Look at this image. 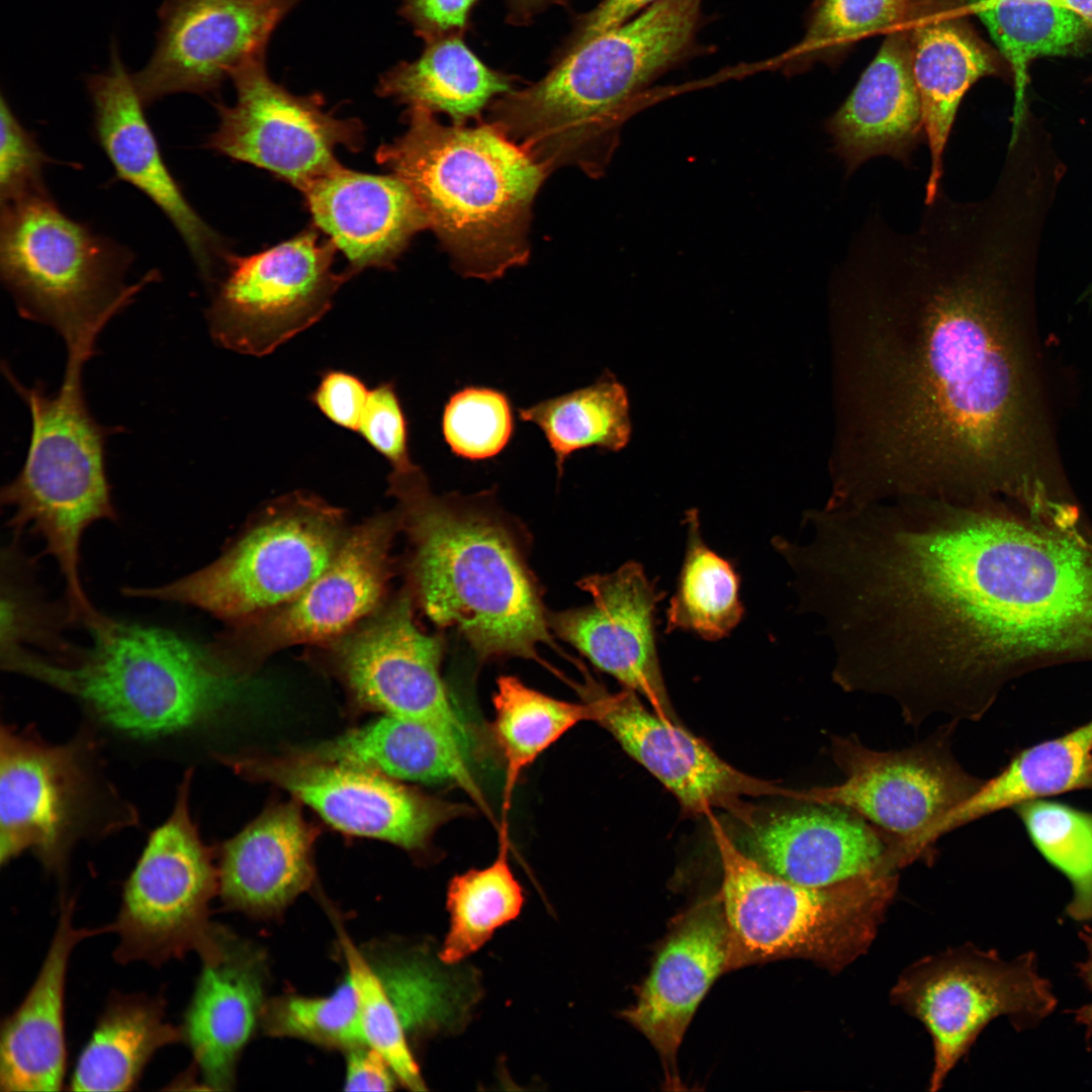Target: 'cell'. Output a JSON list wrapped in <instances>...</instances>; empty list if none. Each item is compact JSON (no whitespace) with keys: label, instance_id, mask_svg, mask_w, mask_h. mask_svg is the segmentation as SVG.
Masks as SVG:
<instances>
[{"label":"cell","instance_id":"d590c367","mask_svg":"<svg viewBox=\"0 0 1092 1092\" xmlns=\"http://www.w3.org/2000/svg\"><path fill=\"white\" fill-rule=\"evenodd\" d=\"M687 542L676 588L666 610V633L685 631L707 641L727 637L744 607L734 564L718 555L702 536L699 512H686Z\"/></svg>","mask_w":1092,"mask_h":1092},{"label":"cell","instance_id":"83f0119b","mask_svg":"<svg viewBox=\"0 0 1092 1092\" xmlns=\"http://www.w3.org/2000/svg\"><path fill=\"white\" fill-rule=\"evenodd\" d=\"M302 192L314 223L345 254L352 273L390 267L413 237L429 228L415 194L395 175L339 165Z\"/></svg>","mask_w":1092,"mask_h":1092},{"label":"cell","instance_id":"5bb4252c","mask_svg":"<svg viewBox=\"0 0 1092 1092\" xmlns=\"http://www.w3.org/2000/svg\"><path fill=\"white\" fill-rule=\"evenodd\" d=\"M335 250L310 229L252 256L226 255L228 275L207 311L212 339L260 357L315 324L351 275L333 272Z\"/></svg>","mask_w":1092,"mask_h":1092},{"label":"cell","instance_id":"d6a6232c","mask_svg":"<svg viewBox=\"0 0 1092 1092\" xmlns=\"http://www.w3.org/2000/svg\"><path fill=\"white\" fill-rule=\"evenodd\" d=\"M517 77L491 69L464 42L450 36L426 42L421 56L380 76L382 97L448 114L455 124L480 116L486 105L514 90Z\"/></svg>","mask_w":1092,"mask_h":1092},{"label":"cell","instance_id":"f907efd6","mask_svg":"<svg viewBox=\"0 0 1092 1092\" xmlns=\"http://www.w3.org/2000/svg\"><path fill=\"white\" fill-rule=\"evenodd\" d=\"M395 1075L386 1060L368 1044L348 1050L345 1089L349 1091H390Z\"/></svg>","mask_w":1092,"mask_h":1092},{"label":"cell","instance_id":"8d00e7d4","mask_svg":"<svg viewBox=\"0 0 1092 1092\" xmlns=\"http://www.w3.org/2000/svg\"><path fill=\"white\" fill-rule=\"evenodd\" d=\"M493 733L505 762L504 811L511 807L515 787L546 749L583 721L596 719L594 705L552 698L519 678H497L493 697Z\"/></svg>","mask_w":1092,"mask_h":1092},{"label":"cell","instance_id":"b9f144b4","mask_svg":"<svg viewBox=\"0 0 1092 1092\" xmlns=\"http://www.w3.org/2000/svg\"><path fill=\"white\" fill-rule=\"evenodd\" d=\"M262 1017L266 1032L274 1036L345 1050L366 1044L358 995L349 974L328 996L274 999L264 1006Z\"/></svg>","mask_w":1092,"mask_h":1092},{"label":"cell","instance_id":"52a82bcc","mask_svg":"<svg viewBox=\"0 0 1092 1092\" xmlns=\"http://www.w3.org/2000/svg\"><path fill=\"white\" fill-rule=\"evenodd\" d=\"M722 866L719 898L728 929L726 972L781 959L839 972L872 944L898 886L877 870L823 887L772 874L742 852L708 816Z\"/></svg>","mask_w":1092,"mask_h":1092},{"label":"cell","instance_id":"7bdbcfd3","mask_svg":"<svg viewBox=\"0 0 1092 1092\" xmlns=\"http://www.w3.org/2000/svg\"><path fill=\"white\" fill-rule=\"evenodd\" d=\"M340 941L348 974L357 991L366 1044L386 1060L400 1084L414 1091L426 1090L408 1045L407 1032L373 964L343 931Z\"/></svg>","mask_w":1092,"mask_h":1092},{"label":"cell","instance_id":"9c48e42d","mask_svg":"<svg viewBox=\"0 0 1092 1092\" xmlns=\"http://www.w3.org/2000/svg\"><path fill=\"white\" fill-rule=\"evenodd\" d=\"M347 531L342 510L294 492L269 506L209 565L160 586L123 592L195 607L239 625L303 592L330 564Z\"/></svg>","mask_w":1092,"mask_h":1092},{"label":"cell","instance_id":"4316f807","mask_svg":"<svg viewBox=\"0 0 1092 1092\" xmlns=\"http://www.w3.org/2000/svg\"><path fill=\"white\" fill-rule=\"evenodd\" d=\"M825 128L847 176L875 157H891L905 166L911 163L926 135L907 24L886 34L874 60L827 119Z\"/></svg>","mask_w":1092,"mask_h":1092},{"label":"cell","instance_id":"4dcf8cb0","mask_svg":"<svg viewBox=\"0 0 1092 1092\" xmlns=\"http://www.w3.org/2000/svg\"><path fill=\"white\" fill-rule=\"evenodd\" d=\"M469 749L449 729L384 715L332 740L296 750L315 759L369 768L395 780L451 784L488 813L469 766Z\"/></svg>","mask_w":1092,"mask_h":1092},{"label":"cell","instance_id":"bcb514c9","mask_svg":"<svg viewBox=\"0 0 1092 1092\" xmlns=\"http://www.w3.org/2000/svg\"><path fill=\"white\" fill-rule=\"evenodd\" d=\"M358 432L391 464L405 472L417 465L410 458L407 422L392 382L369 391Z\"/></svg>","mask_w":1092,"mask_h":1092},{"label":"cell","instance_id":"c3c4849f","mask_svg":"<svg viewBox=\"0 0 1092 1092\" xmlns=\"http://www.w3.org/2000/svg\"><path fill=\"white\" fill-rule=\"evenodd\" d=\"M369 391L357 376L329 370L323 374L310 399L330 421L358 432Z\"/></svg>","mask_w":1092,"mask_h":1092},{"label":"cell","instance_id":"681fc988","mask_svg":"<svg viewBox=\"0 0 1092 1092\" xmlns=\"http://www.w3.org/2000/svg\"><path fill=\"white\" fill-rule=\"evenodd\" d=\"M659 0H602L594 9L575 18L573 28L556 51L553 62L598 35L623 24Z\"/></svg>","mask_w":1092,"mask_h":1092},{"label":"cell","instance_id":"cb8c5ba5","mask_svg":"<svg viewBox=\"0 0 1092 1092\" xmlns=\"http://www.w3.org/2000/svg\"><path fill=\"white\" fill-rule=\"evenodd\" d=\"M728 929L719 896L692 909L666 939L622 1017L658 1053L665 1083L678 1085L676 1055L687 1028L717 978L726 972Z\"/></svg>","mask_w":1092,"mask_h":1092},{"label":"cell","instance_id":"603a6c76","mask_svg":"<svg viewBox=\"0 0 1092 1092\" xmlns=\"http://www.w3.org/2000/svg\"><path fill=\"white\" fill-rule=\"evenodd\" d=\"M87 89L97 141L116 176L157 205L182 238L203 277L210 279L216 260L226 257L221 239L192 207L167 167L132 75L126 72L115 43L109 68L91 75Z\"/></svg>","mask_w":1092,"mask_h":1092},{"label":"cell","instance_id":"8fae6325","mask_svg":"<svg viewBox=\"0 0 1092 1092\" xmlns=\"http://www.w3.org/2000/svg\"><path fill=\"white\" fill-rule=\"evenodd\" d=\"M891 999L919 1019L931 1035L932 1092L941 1088L990 1021L1006 1016L1018 1031L1033 1028L1058 1004L1052 984L1039 974L1033 951L1007 961L995 950L972 945L912 964L900 975Z\"/></svg>","mask_w":1092,"mask_h":1092},{"label":"cell","instance_id":"11a10c76","mask_svg":"<svg viewBox=\"0 0 1092 1092\" xmlns=\"http://www.w3.org/2000/svg\"><path fill=\"white\" fill-rule=\"evenodd\" d=\"M989 499H990V498H989ZM991 499H992V498H991ZM991 499H990V503H991ZM990 503H989V500H987V520H986V524H987V552H988V563H989V571H990V579H991V588H992V597H993V615H992V630H991V641H990V651H989V659H988V666H987L986 687H987V695H988V699H989V701H990L991 705L993 706V705L995 704L996 700L994 699V697H993V696H992V694H991V690H990V685H989V668H990V658H991V650H992L993 627H994V605H995V599H994V594H993V583H992V573H991V565H990V555H989V508H990Z\"/></svg>","mask_w":1092,"mask_h":1092},{"label":"cell","instance_id":"db71d44e","mask_svg":"<svg viewBox=\"0 0 1092 1092\" xmlns=\"http://www.w3.org/2000/svg\"><path fill=\"white\" fill-rule=\"evenodd\" d=\"M1051 3L1070 10L1077 15L1089 29H1092V0H1048Z\"/></svg>","mask_w":1092,"mask_h":1092},{"label":"cell","instance_id":"6da1fadb","mask_svg":"<svg viewBox=\"0 0 1092 1092\" xmlns=\"http://www.w3.org/2000/svg\"><path fill=\"white\" fill-rule=\"evenodd\" d=\"M1039 235L1006 200L942 190L912 231L866 219L829 285L832 504L1015 493L1008 307Z\"/></svg>","mask_w":1092,"mask_h":1092},{"label":"cell","instance_id":"7402d4cb","mask_svg":"<svg viewBox=\"0 0 1092 1092\" xmlns=\"http://www.w3.org/2000/svg\"><path fill=\"white\" fill-rule=\"evenodd\" d=\"M799 806L738 817L728 833L766 871L791 882L823 887L877 870L897 871V839L857 813L835 805Z\"/></svg>","mask_w":1092,"mask_h":1092},{"label":"cell","instance_id":"74e56055","mask_svg":"<svg viewBox=\"0 0 1092 1092\" xmlns=\"http://www.w3.org/2000/svg\"><path fill=\"white\" fill-rule=\"evenodd\" d=\"M524 903L523 888L509 862L508 828L503 821L494 860L456 875L448 884L449 928L439 951L442 963L456 965L479 950L498 928L519 916Z\"/></svg>","mask_w":1092,"mask_h":1092},{"label":"cell","instance_id":"484cf974","mask_svg":"<svg viewBox=\"0 0 1092 1092\" xmlns=\"http://www.w3.org/2000/svg\"><path fill=\"white\" fill-rule=\"evenodd\" d=\"M968 15L967 0H915L907 22L930 157L925 203L941 189L943 155L963 97L980 78L1002 73Z\"/></svg>","mask_w":1092,"mask_h":1092},{"label":"cell","instance_id":"7dc6e473","mask_svg":"<svg viewBox=\"0 0 1092 1092\" xmlns=\"http://www.w3.org/2000/svg\"><path fill=\"white\" fill-rule=\"evenodd\" d=\"M479 0H399L398 13L425 42L463 36Z\"/></svg>","mask_w":1092,"mask_h":1092},{"label":"cell","instance_id":"7a4b0ae2","mask_svg":"<svg viewBox=\"0 0 1092 1092\" xmlns=\"http://www.w3.org/2000/svg\"><path fill=\"white\" fill-rule=\"evenodd\" d=\"M388 481L411 543L410 593L427 617L460 632L483 659L540 661L537 647L552 644L540 590L485 498L436 495L419 466Z\"/></svg>","mask_w":1092,"mask_h":1092},{"label":"cell","instance_id":"d4e9b609","mask_svg":"<svg viewBox=\"0 0 1092 1092\" xmlns=\"http://www.w3.org/2000/svg\"><path fill=\"white\" fill-rule=\"evenodd\" d=\"M200 959L201 972L180 1025L192 1054L189 1073L200 1076L204 1089L229 1090L264 1009L265 961L258 949L221 928Z\"/></svg>","mask_w":1092,"mask_h":1092},{"label":"cell","instance_id":"ffe728a7","mask_svg":"<svg viewBox=\"0 0 1092 1092\" xmlns=\"http://www.w3.org/2000/svg\"><path fill=\"white\" fill-rule=\"evenodd\" d=\"M578 585L590 603L548 616L550 629L597 668L643 697L660 718L678 723L656 646V609L665 593L637 561L611 573L588 575Z\"/></svg>","mask_w":1092,"mask_h":1092},{"label":"cell","instance_id":"d6986e66","mask_svg":"<svg viewBox=\"0 0 1092 1092\" xmlns=\"http://www.w3.org/2000/svg\"><path fill=\"white\" fill-rule=\"evenodd\" d=\"M300 1L165 0L154 54L132 74L142 102L218 89L236 68L266 56L272 32Z\"/></svg>","mask_w":1092,"mask_h":1092},{"label":"cell","instance_id":"f1b7e54d","mask_svg":"<svg viewBox=\"0 0 1092 1092\" xmlns=\"http://www.w3.org/2000/svg\"><path fill=\"white\" fill-rule=\"evenodd\" d=\"M74 909L73 899H63L40 970L22 1002L2 1022L0 1088L4 1092L59 1091L63 1087L67 1060L65 986L71 953L81 940L110 931V925L77 928Z\"/></svg>","mask_w":1092,"mask_h":1092},{"label":"cell","instance_id":"1f68e13d","mask_svg":"<svg viewBox=\"0 0 1092 1092\" xmlns=\"http://www.w3.org/2000/svg\"><path fill=\"white\" fill-rule=\"evenodd\" d=\"M1076 791H1092V718L1016 751L998 774L928 829L920 845L931 848L941 835L993 813Z\"/></svg>","mask_w":1092,"mask_h":1092},{"label":"cell","instance_id":"44dd1931","mask_svg":"<svg viewBox=\"0 0 1092 1092\" xmlns=\"http://www.w3.org/2000/svg\"><path fill=\"white\" fill-rule=\"evenodd\" d=\"M588 688L595 721L689 812L707 817L713 809H724L736 817L751 807L743 802L746 798L795 799V789L730 765L679 723L667 722L647 709L634 691L624 688L611 694L597 685Z\"/></svg>","mask_w":1092,"mask_h":1092},{"label":"cell","instance_id":"816d5d0a","mask_svg":"<svg viewBox=\"0 0 1092 1092\" xmlns=\"http://www.w3.org/2000/svg\"><path fill=\"white\" fill-rule=\"evenodd\" d=\"M1079 938L1084 943L1087 954L1084 961L1076 965V975L1092 996V926L1084 924ZM1069 1013L1073 1015L1075 1022L1085 1029V1037L1089 1041L1092 1037V1000Z\"/></svg>","mask_w":1092,"mask_h":1092},{"label":"cell","instance_id":"f35d334b","mask_svg":"<svg viewBox=\"0 0 1092 1092\" xmlns=\"http://www.w3.org/2000/svg\"><path fill=\"white\" fill-rule=\"evenodd\" d=\"M967 4L1010 66L1016 109L1023 106L1030 63L1074 54L1088 36L1089 28L1077 15L1048 0H967Z\"/></svg>","mask_w":1092,"mask_h":1092},{"label":"cell","instance_id":"4fadbf2b","mask_svg":"<svg viewBox=\"0 0 1092 1092\" xmlns=\"http://www.w3.org/2000/svg\"><path fill=\"white\" fill-rule=\"evenodd\" d=\"M950 720L910 747L881 751L856 736L832 735L830 755L841 783L799 791L800 802L851 810L897 839L899 868L914 861L919 838L970 798L985 779L969 774L954 758Z\"/></svg>","mask_w":1092,"mask_h":1092},{"label":"cell","instance_id":"30bf717a","mask_svg":"<svg viewBox=\"0 0 1092 1092\" xmlns=\"http://www.w3.org/2000/svg\"><path fill=\"white\" fill-rule=\"evenodd\" d=\"M89 736L53 744L32 728L1 727L0 861L32 852L63 875L74 844L130 823L97 768Z\"/></svg>","mask_w":1092,"mask_h":1092},{"label":"cell","instance_id":"ba28073f","mask_svg":"<svg viewBox=\"0 0 1092 1092\" xmlns=\"http://www.w3.org/2000/svg\"><path fill=\"white\" fill-rule=\"evenodd\" d=\"M120 244L69 217L47 190L1 203L0 273L21 316L52 327L67 349L95 348L100 332L156 271L130 286Z\"/></svg>","mask_w":1092,"mask_h":1092},{"label":"cell","instance_id":"9a60e30c","mask_svg":"<svg viewBox=\"0 0 1092 1092\" xmlns=\"http://www.w3.org/2000/svg\"><path fill=\"white\" fill-rule=\"evenodd\" d=\"M217 758L245 779L287 791L341 832L380 839L412 853L426 850L442 825L467 811L381 772L315 759L296 749Z\"/></svg>","mask_w":1092,"mask_h":1092},{"label":"cell","instance_id":"e0dca14e","mask_svg":"<svg viewBox=\"0 0 1092 1092\" xmlns=\"http://www.w3.org/2000/svg\"><path fill=\"white\" fill-rule=\"evenodd\" d=\"M237 99L216 104L219 122L207 146L234 160L270 171L304 191L337 168L335 149L358 151L363 125L324 110L317 93L298 96L269 76L265 57L250 60L230 75Z\"/></svg>","mask_w":1092,"mask_h":1092},{"label":"cell","instance_id":"3957f363","mask_svg":"<svg viewBox=\"0 0 1092 1092\" xmlns=\"http://www.w3.org/2000/svg\"><path fill=\"white\" fill-rule=\"evenodd\" d=\"M703 0H659L554 62L539 81L496 98L490 122L549 174L599 173L632 99L696 49Z\"/></svg>","mask_w":1092,"mask_h":1092},{"label":"cell","instance_id":"f6af8a7d","mask_svg":"<svg viewBox=\"0 0 1092 1092\" xmlns=\"http://www.w3.org/2000/svg\"><path fill=\"white\" fill-rule=\"evenodd\" d=\"M50 158L0 98V200L8 202L46 189L43 169Z\"/></svg>","mask_w":1092,"mask_h":1092},{"label":"cell","instance_id":"277c9868","mask_svg":"<svg viewBox=\"0 0 1092 1092\" xmlns=\"http://www.w3.org/2000/svg\"><path fill=\"white\" fill-rule=\"evenodd\" d=\"M407 129L376 158L413 191L463 276L502 277L524 265L534 198L548 175L493 124L438 122L410 107Z\"/></svg>","mask_w":1092,"mask_h":1092},{"label":"cell","instance_id":"e575fe53","mask_svg":"<svg viewBox=\"0 0 1092 1092\" xmlns=\"http://www.w3.org/2000/svg\"><path fill=\"white\" fill-rule=\"evenodd\" d=\"M518 412L523 422L534 424L543 433L559 476L573 453L593 447L620 451L632 432L627 391L609 372L593 384Z\"/></svg>","mask_w":1092,"mask_h":1092},{"label":"cell","instance_id":"836d02e7","mask_svg":"<svg viewBox=\"0 0 1092 1092\" xmlns=\"http://www.w3.org/2000/svg\"><path fill=\"white\" fill-rule=\"evenodd\" d=\"M180 1042L161 994H115L77 1059L70 1090L129 1091L159 1050Z\"/></svg>","mask_w":1092,"mask_h":1092},{"label":"cell","instance_id":"60d3db41","mask_svg":"<svg viewBox=\"0 0 1092 1092\" xmlns=\"http://www.w3.org/2000/svg\"><path fill=\"white\" fill-rule=\"evenodd\" d=\"M915 0H814L805 35L789 60L803 66L845 52L859 39L907 24Z\"/></svg>","mask_w":1092,"mask_h":1092},{"label":"cell","instance_id":"f546056e","mask_svg":"<svg viewBox=\"0 0 1092 1092\" xmlns=\"http://www.w3.org/2000/svg\"><path fill=\"white\" fill-rule=\"evenodd\" d=\"M301 802L274 803L220 848L218 892L226 906L271 914L305 891L314 878L318 831Z\"/></svg>","mask_w":1092,"mask_h":1092},{"label":"cell","instance_id":"7c38bea8","mask_svg":"<svg viewBox=\"0 0 1092 1092\" xmlns=\"http://www.w3.org/2000/svg\"><path fill=\"white\" fill-rule=\"evenodd\" d=\"M191 774L181 782L170 816L150 835L123 886L113 952L120 964L161 966L189 951L203 954L218 927L208 920L218 868L189 809Z\"/></svg>","mask_w":1092,"mask_h":1092},{"label":"cell","instance_id":"5b68a950","mask_svg":"<svg viewBox=\"0 0 1092 1092\" xmlns=\"http://www.w3.org/2000/svg\"><path fill=\"white\" fill-rule=\"evenodd\" d=\"M90 632V648L63 660L31 657L19 671L74 697L126 736L186 733L237 693L240 670L220 644L203 646L171 630L110 618Z\"/></svg>","mask_w":1092,"mask_h":1092},{"label":"cell","instance_id":"2e32d148","mask_svg":"<svg viewBox=\"0 0 1092 1092\" xmlns=\"http://www.w3.org/2000/svg\"><path fill=\"white\" fill-rule=\"evenodd\" d=\"M413 602L402 592L326 644L331 669L355 711L436 724L470 746L466 722L441 677L442 641L419 629Z\"/></svg>","mask_w":1092,"mask_h":1092},{"label":"cell","instance_id":"f5cc1de1","mask_svg":"<svg viewBox=\"0 0 1092 1092\" xmlns=\"http://www.w3.org/2000/svg\"><path fill=\"white\" fill-rule=\"evenodd\" d=\"M507 8V20L511 24L526 25L544 9L552 5H565L569 0H503Z\"/></svg>","mask_w":1092,"mask_h":1092},{"label":"cell","instance_id":"ee69618b","mask_svg":"<svg viewBox=\"0 0 1092 1092\" xmlns=\"http://www.w3.org/2000/svg\"><path fill=\"white\" fill-rule=\"evenodd\" d=\"M512 403L500 390L466 386L454 392L442 414V433L458 457L485 460L509 445L515 429Z\"/></svg>","mask_w":1092,"mask_h":1092},{"label":"cell","instance_id":"8992f818","mask_svg":"<svg viewBox=\"0 0 1092 1092\" xmlns=\"http://www.w3.org/2000/svg\"><path fill=\"white\" fill-rule=\"evenodd\" d=\"M93 354L68 351L61 387L47 394L41 384L23 385L8 366L3 372L31 416V436L24 465L2 488L1 502L12 509L14 532L37 535L66 584L68 616L86 621L97 611L80 578V545L85 531L101 520L117 518L105 467V443L111 429L99 425L85 401L82 373Z\"/></svg>","mask_w":1092,"mask_h":1092},{"label":"cell","instance_id":"ab89813d","mask_svg":"<svg viewBox=\"0 0 1092 1092\" xmlns=\"http://www.w3.org/2000/svg\"><path fill=\"white\" fill-rule=\"evenodd\" d=\"M1026 835L1044 860L1066 877L1073 895L1066 915L1092 919V812L1050 799L1012 809Z\"/></svg>","mask_w":1092,"mask_h":1092},{"label":"cell","instance_id":"ac0fdd59","mask_svg":"<svg viewBox=\"0 0 1092 1092\" xmlns=\"http://www.w3.org/2000/svg\"><path fill=\"white\" fill-rule=\"evenodd\" d=\"M400 529L395 511L349 529L327 568L291 601L239 625L228 642L261 657L297 644H328L384 604L390 548Z\"/></svg>","mask_w":1092,"mask_h":1092}]
</instances>
